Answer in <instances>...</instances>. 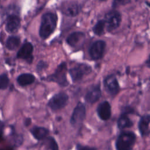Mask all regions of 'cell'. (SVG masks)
I'll list each match as a JSON object with an SVG mask.
<instances>
[{
  "label": "cell",
  "mask_w": 150,
  "mask_h": 150,
  "mask_svg": "<svg viewBox=\"0 0 150 150\" xmlns=\"http://www.w3.org/2000/svg\"><path fill=\"white\" fill-rule=\"evenodd\" d=\"M57 16L52 12H47L42 16L39 28V35L42 39H45L52 34L57 25Z\"/></svg>",
  "instance_id": "6da1fadb"
},
{
  "label": "cell",
  "mask_w": 150,
  "mask_h": 150,
  "mask_svg": "<svg viewBox=\"0 0 150 150\" xmlns=\"http://www.w3.org/2000/svg\"><path fill=\"white\" fill-rule=\"evenodd\" d=\"M137 136L132 131H122L118 135L115 147L116 150H132L135 144Z\"/></svg>",
  "instance_id": "7a4b0ae2"
},
{
  "label": "cell",
  "mask_w": 150,
  "mask_h": 150,
  "mask_svg": "<svg viewBox=\"0 0 150 150\" xmlns=\"http://www.w3.org/2000/svg\"><path fill=\"white\" fill-rule=\"evenodd\" d=\"M67 70V63L63 62L57 66L52 74L47 76L43 79L47 81L56 83L60 87H67L69 84L66 76Z\"/></svg>",
  "instance_id": "3957f363"
},
{
  "label": "cell",
  "mask_w": 150,
  "mask_h": 150,
  "mask_svg": "<svg viewBox=\"0 0 150 150\" xmlns=\"http://www.w3.org/2000/svg\"><path fill=\"white\" fill-rule=\"evenodd\" d=\"M69 73L73 83L81 80L86 76L92 71L91 67L86 63H80L76 64L74 67L69 70Z\"/></svg>",
  "instance_id": "277c9868"
},
{
  "label": "cell",
  "mask_w": 150,
  "mask_h": 150,
  "mask_svg": "<svg viewBox=\"0 0 150 150\" xmlns=\"http://www.w3.org/2000/svg\"><path fill=\"white\" fill-rule=\"evenodd\" d=\"M69 96L63 91H60L54 94L48 101L47 105L53 111H56L64 108L69 101Z\"/></svg>",
  "instance_id": "5b68a950"
},
{
  "label": "cell",
  "mask_w": 150,
  "mask_h": 150,
  "mask_svg": "<svg viewBox=\"0 0 150 150\" xmlns=\"http://www.w3.org/2000/svg\"><path fill=\"white\" fill-rule=\"evenodd\" d=\"M86 116V108L85 104L79 101L74 108L70 118V123L71 126L76 127L81 125Z\"/></svg>",
  "instance_id": "8992f818"
},
{
  "label": "cell",
  "mask_w": 150,
  "mask_h": 150,
  "mask_svg": "<svg viewBox=\"0 0 150 150\" xmlns=\"http://www.w3.org/2000/svg\"><path fill=\"white\" fill-rule=\"evenodd\" d=\"M103 86L105 91L113 97L118 94L120 90L118 79L114 74H110L104 77Z\"/></svg>",
  "instance_id": "52a82bcc"
},
{
  "label": "cell",
  "mask_w": 150,
  "mask_h": 150,
  "mask_svg": "<svg viewBox=\"0 0 150 150\" xmlns=\"http://www.w3.org/2000/svg\"><path fill=\"white\" fill-rule=\"evenodd\" d=\"M105 22V27L108 32L116 29L120 25L121 16L119 12L112 10L106 13L104 19Z\"/></svg>",
  "instance_id": "ba28073f"
},
{
  "label": "cell",
  "mask_w": 150,
  "mask_h": 150,
  "mask_svg": "<svg viewBox=\"0 0 150 150\" xmlns=\"http://www.w3.org/2000/svg\"><path fill=\"white\" fill-rule=\"evenodd\" d=\"M106 43L104 40H98L95 41L90 46L88 53L90 58L94 60H97L101 59L103 56Z\"/></svg>",
  "instance_id": "9c48e42d"
},
{
  "label": "cell",
  "mask_w": 150,
  "mask_h": 150,
  "mask_svg": "<svg viewBox=\"0 0 150 150\" xmlns=\"http://www.w3.org/2000/svg\"><path fill=\"white\" fill-rule=\"evenodd\" d=\"M101 97V88L100 83L93 85L88 90L84 96V100L86 103L93 104L97 102Z\"/></svg>",
  "instance_id": "30bf717a"
},
{
  "label": "cell",
  "mask_w": 150,
  "mask_h": 150,
  "mask_svg": "<svg viewBox=\"0 0 150 150\" xmlns=\"http://www.w3.org/2000/svg\"><path fill=\"white\" fill-rule=\"evenodd\" d=\"M33 51V46L30 42H25L16 54V57L26 60L28 63H31L33 59L32 53Z\"/></svg>",
  "instance_id": "8fae6325"
},
{
  "label": "cell",
  "mask_w": 150,
  "mask_h": 150,
  "mask_svg": "<svg viewBox=\"0 0 150 150\" xmlns=\"http://www.w3.org/2000/svg\"><path fill=\"white\" fill-rule=\"evenodd\" d=\"M96 111L100 120L107 121L111 116V106L108 101H103L98 105Z\"/></svg>",
  "instance_id": "7c38bea8"
},
{
  "label": "cell",
  "mask_w": 150,
  "mask_h": 150,
  "mask_svg": "<svg viewBox=\"0 0 150 150\" xmlns=\"http://www.w3.org/2000/svg\"><path fill=\"white\" fill-rule=\"evenodd\" d=\"M21 26V19L18 15L16 14L9 15L6 19L5 28L9 33H15Z\"/></svg>",
  "instance_id": "4fadbf2b"
},
{
  "label": "cell",
  "mask_w": 150,
  "mask_h": 150,
  "mask_svg": "<svg viewBox=\"0 0 150 150\" xmlns=\"http://www.w3.org/2000/svg\"><path fill=\"white\" fill-rule=\"evenodd\" d=\"M81 10L79 4L76 2H69L62 5L61 8L62 12L66 16L74 17L77 16Z\"/></svg>",
  "instance_id": "5bb4252c"
},
{
  "label": "cell",
  "mask_w": 150,
  "mask_h": 150,
  "mask_svg": "<svg viewBox=\"0 0 150 150\" xmlns=\"http://www.w3.org/2000/svg\"><path fill=\"white\" fill-rule=\"evenodd\" d=\"M149 122L150 115L149 114L141 116L138 123V128L139 132L142 137H146L149 135L150 131Z\"/></svg>",
  "instance_id": "9a60e30c"
},
{
  "label": "cell",
  "mask_w": 150,
  "mask_h": 150,
  "mask_svg": "<svg viewBox=\"0 0 150 150\" xmlns=\"http://www.w3.org/2000/svg\"><path fill=\"white\" fill-rule=\"evenodd\" d=\"M30 132L35 139L38 141H42L48 136L49 130L47 128L35 125L30 128Z\"/></svg>",
  "instance_id": "2e32d148"
},
{
  "label": "cell",
  "mask_w": 150,
  "mask_h": 150,
  "mask_svg": "<svg viewBox=\"0 0 150 150\" xmlns=\"http://www.w3.org/2000/svg\"><path fill=\"white\" fill-rule=\"evenodd\" d=\"M84 38L85 34L83 32L79 31L74 32L67 36L66 39V42L69 46L71 47H75L80 42L84 40Z\"/></svg>",
  "instance_id": "e0dca14e"
},
{
  "label": "cell",
  "mask_w": 150,
  "mask_h": 150,
  "mask_svg": "<svg viewBox=\"0 0 150 150\" xmlns=\"http://www.w3.org/2000/svg\"><path fill=\"white\" fill-rule=\"evenodd\" d=\"M35 76L29 73L21 74L16 78L18 84L21 87H25L26 86L30 85L35 82Z\"/></svg>",
  "instance_id": "ac0fdd59"
},
{
  "label": "cell",
  "mask_w": 150,
  "mask_h": 150,
  "mask_svg": "<svg viewBox=\"0 0 150 150\" xmlns=\"http://www.w3.org/2000/svg\"><path fill=\"white\" fill-rule=\"evenodd\" d=\"M117 124L118 128L120 130H122L124 129L131 128L134 125V122L129 118L128 115L121 113L117 120Z\"/></svg>",
  "instance_id": "d6986e66"
},
{
  "label": "cell",
  "mask_w": 150,
  "mask_h": 150,
  "mask_svg": "<svg viewBox=\"0 0 150 150\" xmlns=\"http://www.w3.org/2000/svg\"><path fill=\"white\" fill-rule=\"evenodd\" d=\"M43 141V145L46 150H59L58 144L53 137H47Z\"/></svg>",
  "instance_id": "ffe728a7"
},
{
  "label": "cell",
  "mask_w": 150,
  "mask_h": 150,
  "mask_svg": "<svg viewBox=\"0 0 150 150\" xmlns=\"http://www.w3.org/2000/svg\"><path fill=\"white\" fill-rule=\"evenodd\" d=\"M21 43V39L18 36H12L8 38L6 42V47L10 50L16 49Z\"/></svg>",
  "instance_id": "44dd1931"
},
{
  "label": "cell",
  "mask_w": 150,
  "mask_h": 150,
  "mask_svg": "<svg viewBox=\"0 0 150 150\" xmlns=\"http://www.w3.org/2000/svg\"><path fill=\"white\" fill-rule=\"evenodd\" d=\"M105 27V20L101 19L97 21L96 24L94 26L93 28V30L96 35L98 36H101L103 34H104Z\"/></svg>",
  "instance_id": "7402d4cb"
},
{
  "label": "cell",
  "mask_w": 150,
  "mask_h": 150,
  "mask_svg": "<svg viewBox=\"0 0 150 150\" xmlns=\"http://www.w3.org/2000/svg\"><path fill=\"white\" fill-rule=\"evenodd\" d=\"M23 137L21 134H18L15 132H12L11 134V142L14 146H19L22 144Z\"/></svg>",
  "instance_id": "603a6c76"
},
{
  "label": "cell",
  "mask_w": 150,
  "mask_h": 150,
  "mask_svg": "<svg viewBox=\"0 0 150 150\" xmlns=\"http://www.w3.org/2000/svg\"><path fill=\"white\" fill-rule=\"evenodd\" d=\"M9 84V79L6 73L0 75V90H5Z\"/></svg>",
  "instance_id": "cb8c5ba5"
},
{
  "label": "cell",
  "mask_w": 150,
  "mask_h": 150,
  "mask_svg": "<svg viewBox=\"0 0 150 150\" xmlns=\"http://www.w3.org/2000/svg\"><path fill=\"white\" fill-rule=\"evenodd\" d=\"M47 66H48V64L46 62L43 60H40L36 65V71L40 73L42 72L44 70H45L47 67Z\"/></svg>",
  "instance_id": "d4e9b609"
},
{
  "label": "cell",
  "mask_w": 150,
  "mask_h": 150,
  "mask_svg": "<svg viewBox=\"0 0 150 150\" xmlns=\"http://www.w3.org/2000/svg\"><path fill=\"white\" fill-rule=\"evenodd\" d=\"M131 0H113L112 3V7L115 8L120 5H124L129 3Z\"/></svg>",
  "instance_id": "484cf974"
},
{
  "label": "cell",
  "mask_w": 150,
  "mask_h": 150,
  "mask_svg": "<svg viewBox=\"0 0 150 150\" xmlns=\"http://www.w3.org/2000/svg\"><path fill=\"white\" fill-rule=\"evenodd\" d=\"M121 113L125 114H132L135 113V110L130 105H125L122 107L121 109Z\"/></svg>",
  "instance_id": "4316f807"
},
{
  "label": "cell",
  "mask_w": 150,
  "mask_h": 150,
  "mask_svg": "<svg viewBox=\"0 0 150 150\" xmlns=\"http://www.w3.org/2000/svg\"><path fill=\"white\" fill-rule=\"evenodd\" d=\"M76 150H97V148L94 146H90L87 145H83L80 144L76 145Z\"/></svg>",
  "instance_id": "83f0119b"
},
{
  "label": "cell",
  "mask_w": 150,
  "mask_h": 150,
  "mask_svg": "<svg viewBox=\"0 0 150 150\" xmlns=\"http://www.w3.org/2000/svg\"><path fill=\"white\" fill-rule=\"evenodd\" d=\"M31 122H32V120H31V118H26L24 121V124L26 127L29 126L31 124Z\"/></svg>",
  "instance_id": "f1b7e54d"
},
{
  "label": "cell",
  "mask_w": 150,
  "mask_h": 150,
  "mask_svg": "<svg viewBox=\"0 0 150 150\" xmlns=\"http://www.w3.org/2000/svg\"><path fill=\"white\" fill-rule=\"evenodd\" d=\"M3 127H4V124L3 123H2L1 122H0V132H2V131L3 129Z\"/></svg>",
  "instance_id": "f546056e"
},
{
  "label": "cell",
  "mask_w": 150,
  "mask_h": 150,
  "mask_svg": "<svg viewBox=\"0 0 150 150\" xmlns=\"http://www.w3.org/2000/svg\"><path fill=\"white\" fill-rule=\"evenodd\" d=\"M99 1H106V0H99Z\"/></svg>",
  "instance_id": "4dcf8cb0"
}]
</instances>
